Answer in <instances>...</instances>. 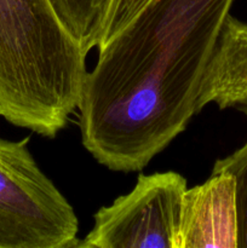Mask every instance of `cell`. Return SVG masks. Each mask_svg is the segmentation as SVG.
Returning a JSON list of instances; mask_svg holds the SVG:
<instances>
[{
	"mask_svg": "<svg viewBox=\"0 0 247 248\" xmlns=\"http://www.w3.org/2000/svg\"><path fill=\"white\" fill-rule=\"evenodd\" d=\"M213 103L247 118V22L229 15L201 81L199 111Z\"/></svg>",
	"mask_w": 247,
	"mask_h": 248,
	"instance_id": "6",
	"label": "cell"
},
{
	"mask_svg": "<svg viewBox=\"0 0 247 248\" xmlns=\"http://www.w3.org/2000/svg\"><path fill=\"white\" fill-rule=\"evenodd\" d=\"M227 172L234 178L237 215V248H247V142L228 156L218 159L211 173Z\"/></svg>",
	"mask_w": 247,
	"mask_h": 248,
	"instance_id": "8",
	"label": "cell"
},
{
	"mask_svg": "<svg viewBox=\"0 0 247 248\" xmlns=\"http://www.w3.org/2000/svg\"><path fill=\"white\" fill-rule=\"evenodd\" d=\"M186 179L177 172L139 174L135 188L94 215L80 248H178Z\"/></svg>",
	"mask_w": 247,
	"mask_h": 248,
	"instance_id": "4",
	"label": "cell"
},
{
	"mask_svg": "<svg viewBox=\"0 0 247 248\" xmlns=\"http://www.w3.org/2000/svg\"><path fill=\"white\" fill-rule=\"evenodd\" d=\"M29 138H0V248H73V206L39 167Z\"/></svg>",
	"mask_w": 247,
	"mask_h": 248,
	"instance_id": "3",
	"label": "cell"
},
{
	"mask_svg": "<svg viewBox=\"0 0 247 248\" xmlns=\"http://www.w3.org/2000/svg\"><path fill=\"white\" fill-rule=\"evenodd\" d=\"M148 1L149 0H111L98 46L124 28Z\"/></svg>",
	"mask_w": 247,
	"mask_h": 248,
	"instance_id": "9",
	"label": "cell"
},
{
	"mask_svg": "<svg viewBox=\"0 0 247 248\" xmlns=\"http://www.w3.org/2000/svg\"><path fill=\"white\" fill-rule=\"evenodd\" d=\"M86 57L50 0H0V118L55 138L79 108Z\"/></svg>",
	"mask_w": 247,
	"mask_h": 248,
	"instance_id": "2",
	"label": "cell"
},
{
	"mask_svg": "<svg viewBox=\"0 0 247 248\" xmlns=\"http://www.w3.org/2000/svg\"><path fill=\"white\" fill-rule=\"evenodd\" d=\"M205 247L237 248L235 182L227 172L186 189L182 201L178 248Z\"/></svg>",
	"mask_w": 247,
	"mask_h": 248,
	"instance_id": "5",
	"label": "cell"
},
{
	"mask_svg": "<svg viewBox=\"0 0 247 248\" xmlns=\"http://www.w3.org/2000/svg\"><path fill=\"white\" fill-rule=\"evenodd\" d=\"M234 1L149 0L98 46L77 108L82 145L98 164L140 171L185 130Z\"/></svg>",
	"mask_w": 247,
	"mask_h": 248,
	"instance_id": "1",
	"label": "cell"
},
{
	"mask_svg": "<svg viewBox=\"0 0 247 248\" xmlns=\"http://www.w3.org/2000/svg\"><path fill=\"white\" fill-rule=\"evenodd\" d=\"M58 18L86 55L98 47L111 0H50Z\"/></svg>",
	"mask_w": 247,
	"mask_h": 248,
	"instance_id": "7",
	"label": "cell"
}]
</instances>
